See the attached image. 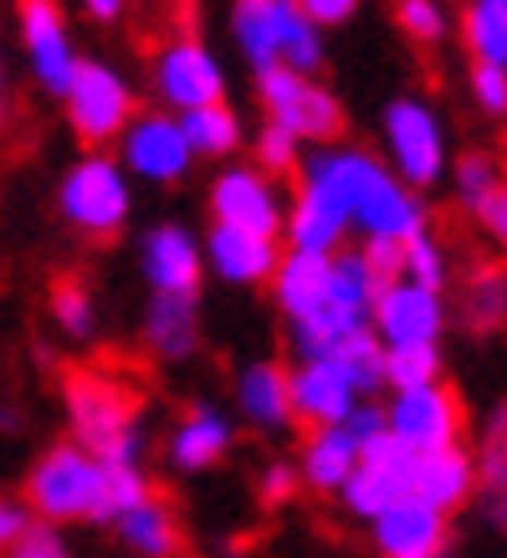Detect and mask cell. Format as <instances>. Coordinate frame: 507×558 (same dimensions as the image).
Segmentation results:
<instances>
[{
  "label": "cell",
  "instance_id": "cell-1",
  "mask_svg": "<svg viewBox=\"0 0 507 558\" xmlns=\"http://www.w3.org/2000/svg\"><path fill=\"white\" fill-rule=\"evenodd\" d=\"M298 180H313L318 190L334 195V205L349 216V231H359V246H364V241H395V246H406V241L431 231V205H425V195L400 185V180L385 170V159L370 149L334 144V149L303 154Z\"/></svg>",
  "mask_w": 507,
  "mask_h": 558
},
{
  "label": "cell",
  "instance_id": "cell-2",
  "mask_svg": "<svg viewBox=\"0 0 507 558\" xmlns=\"http://www.w3.org/2000/svg\"><path fill=\"white\" fill-rule=\"evenodd\" d=\"M68 395V421H72V440L83 446L93 461L102 466H138V400L134 385H123L113 374L98 369H68L62 379Z\"/></svg>",
  "mask_w": 507,
  "mask_h": 558
},
{
  "label": "cell",
  "instance_id": "cell-3",
  "mask_svg": "<svg viewBox=\"0 0 507 558\" xmlns=\"http://www.w3.org/2000/svg\"><path fill=\"white\" fill-rule=\"evenodd\" d=\"M379 138H385V170L415 195H431L451 170L446 123H440L436 102L421 98V93H400V98L385 102Z\"/></svg>",
  "mask_w": 507,
  "mask_h": 558
},
{
  "label": "cell",
  "instance_id": "cell-4",
  "mask_svg": "<svg viewBox=\"0 0 507 558\" xmlns=\"http://www.w3.org/2000/svg\"><path fill=\"white\" fill-rule=\"evenodd\" d=\"M231 32H237L241 57L256 72L288 68L298 77H313L323 68V32L307 26L292 0H237L231 5Z\"/></svg>",
  "mask_w": 507,
  "mask_h": 558
},
{
  "label": "cell",
  "instance_id": "cell-5",
  "mask_svg": "<svg viewBox=\"0 0 507 558\" xmlns=\"http://www.w3.org/2000/svg\"><path fill=\"white\" fill-rule=\"evenodd\" d=\"M26 508L41 523H102V461H93L77 440L41 451L26 476Z\"/></svg>",
  "mask_w": 507,
  "mask_h": 558
},
{
  "label": "cell",
  "instance_id": "cell-6",
  "mask_svg": "<svg viewBox=\"0 0 507 558\" xmlns=\"http://www.w3.org/2000/svg\"><path fill=\"white\" fill-rule=\"evenodd\" d=\"M57 210H62V220L87 241L119 236L129 210H134V190H129L123 165L108 159V154L77 159V165L62 174V185H57Z\"/></svg>",
  "mask_w": 507,
  "mask_h": 558
},
{
  "label": "cell",
  "instance_id": "cell-7",
  "mask_svg": "<svg viewBox=\"0 0 507 558\" xmlns=\"http://www.w3.org/2000/svg\"><path fill=\"white\" fill-rule=\"evenodd\" d=\"M256 98L267 108V123H277L282 134H292L298 144H318V149H334L349 119H343V102L328 93L313 77H298L288 68L256 72Z\"/></svg>",
  "mask_w": 507,
  "mask_h": 558
},
{
  "label": "cell",
  "instance_id": "cell-8",
  "mask_svg": "<svg viewBox=\"0 0 507 558\" xmlns=\"http://www.w3.org/2000/svg\"><path fill=\"white\" fill-rule=\"evenodd\" d=\"M385 430L415 457L451 451L467 436V405H461V395L446 379L421 389H400V395H389L385 405Z\"/></svg>",
  "mask_w": 507,
  "mask_h": 558
},
{
  "label": "cell",
  "instance_id": "cell-9",
  "mask_svg": "<svg viewBox=\"0 0 507 558\" xmlns=\"http://www.w3.org/2000/svg\"><path fill=\"white\" fill-rule=\"evenodd\" d=\"M62 102H68V123L72 134L83 138L87 149H98V144H113V138L129 129V119H134V87L123 83L113 68H102V62H77V72H72L68 93H62Z\"/></svg>",
  "mask_w": 507,
  "mask_h": 558
},
{
  "label": "cell",
  "instance_id": "cell-10",
  "mask_svg": "<svg viewBox=\"0 0 507 558\" xmlns=\"http://www.w3.org/2000/svg\"><path fill=\"white\" fill-rule=\"evenodd\" d=\"M446 323H451L446 292H425L415 282H406V277L385 282L370 313L374 339L385 349H431V343H440Z\"/></svg>",
  "mask_w": 507,
  "mask_h": 558
},
{
  "label": "cell",
  "instance_id": "cell-11",
  "mask_svg": "<svg viewBox=\"0 0 507 558\" xmlns=\"http://www.w3.org/2000/svg\"><path fill=\"white\" fill-rule=\"evenodd\" d=\"M410 472H415V451H406L400 440L389 436H374L370 446H359V466L354 476L338 487L343 508L374 523L379 512H389L395 502H410Z\"/></svg>",
  "mask_w": 507,
  "mask_h": 558
},
{
  "label": "cell",
  "instance_id": "cell-12",
  "mask_svg": "<svg viewBox=\"0 0 507 558\" xmlns=\"http://www.w3.org/2000/svg\"><path fill=\"white\" fill-rule=\"evenodd\" d=\"M210 216L226 231H246V236H267V241H277L282 226H288L282 190L271 185L256 165H231V170L216 174V185H210Z\"/></svg>",
  "mask_w": 507,
  "mask_h": 558
},
{
  "label": "cell",
  "instance_id": "cell-13",
  "mask_svg": "<svg viewBox=\"0 0 507 558\" xmlns=\"http://www.w3.org/2000/svg\"><path fill=\"white\" fill-rule=\"evenodd\" d=\"M154 87L174 108V119L195 113V108H210V102H226V72H220L216 51L190 32H180L154 57Z\"/></svg>",
  "mask_w": 507,
  "mask_h": 558
},
{
  "label": "cell",
  "instance_id": "cell-14",
  "mask_svg": "<svg viewBox=\"0 0 507 558\" xmlns=\"http://www.w3.org/2000/svg\"><path fill=\"white\" fill-rule=\"evenodd\" d=\"M123 170L149 180V185H180L195 165V154L185 144V129L174 113H134L129 129L119 134Z\"/></svg>",
  "mask_w": 507,
  "mask_h": 558
},
{
  "label": "cell",
  "instance_id": "cell-15",
  "mask_svg": "<svg viewBox=\"0 0 507 558\" xmlns=\"http://www.w3.org/2000/svg\"><path fill=\"white\" fill-rule=\"evenodd\" d=\"M16 26H21V47L32 62V77L47 93H68L72 72H77V51L68 36V16H62V0H16Z\"/></svg>",
  "mask_w": 507,
  "mask_h": 558
},
{
  "label": "cell",
  "instance_id": "cell-16",
  "mask_svg": "<svg viewBox=\"0 0 507 558\" xmlns=\"http://www.w3.org/2000/svg\"><path fill=\"white\" fill-rule=\"evenodd\" d=\"M370 527L379 558H446V548H451V518H440L421 502H395Z\"/></svg>",
  "mask_w": 507,
  "mask_h": 558
},
{
  "label": "cell",
  "instance_id": "cell-17",
  "mask_svg": "<svg viewBox=\"0 0 507 558\" xmlns=\"http://www.w3.org/2000/svg\"><path fill=\"white\" fill-rule=\"evenodd\" d=\"M354 405H359V395L334 359H313V364L292 369V421L313 425V430H328V425L349 421Z\"/></svg>",
  "mask_w": 507,
  "mask_h": 558
},
{
  "label": "cell",
  "instance_id": "cell-18",
  "mask_svg": "<svg viewBox=\"0 0 507 558\" xmlns=\"http://www.w3.org/2000/svg\"><path fill=\"white\" fill-rule=\"evenodd\" d=\"M476 497V466L467 446H451V451H431V457H415V472H410V502L451 518Z\"/></svg>",
  "mask_w": 507,
  "mask_h": 558
},
{
  "label": "cell",
  "instance_id": "cell-19",
  "mask_svg": "<svg viewBox=\"0 0 507 558\" xmlns=\"http://www.w3.org/2000/svg\"><path fill=\"white\" fill-rule=\"evenodd\" d=\"M138 262H144L149 288L165 292V298H195V288H201L205 262H201V246H195V236H190L185 226H154L149 236H144Z\"/></svg>",
  "mask_w": 507,
  "mask_h": 558
},
{
  "label": "cell",
  "instance_id": "cell-20",
  "mask_svg": "<svg viewBox=\"0 0 507 558\" xmlns=\"http://www.w3.org/2000/svg\"><path fill=\"white\" fill-rule=\"evenodd\" d=\"M472 466H476V508L487 518L492 527L507 533V400L492 405V415L482 421L476 430V451H472Z\"/></svg>",
  "mask_w": 507,
  "mask_h": 558
},
{
  "label": "cell",
  "instance_id": "cell-21",
  "mask_svg": "<svg viewBox=\"0 0 507 558\" xmlns=\"http://www.w3.org/2000/svg\"><path fill=\"white\" fill-rule=\"evenodd\" d=\"M205 256H210L216 277H226L231 288H256V282H271V271H277V262H282V246L267 241V236H246V231L210 226Z\"/></svg>",
  "mask_w": 507,
  "mask_h": 558
},
{
  "label": "cell",
  "instance_id": "cell-22",
  "mask_svg": "<svg viewBox=\"0 0 507 558\" xmlns=\"http://www.w3.org/2000/svg\"><path fill=\"white\" fill-rule=\"evenodd\" d=\"M237 405L241 415L262 430H282L292 425V369H282L277 359L246 364L237 374Z\"/></svg>",
  "mask_w": 507,
  "mask_h": 558
},
{
  "label": "cell",
  "instance_id": "cell-23",
  "mask_svg": "<svg viewBox=\"0 0 507 558\" xmlns=\"http://www.w3.org/2000/svg\"><path fill=\"white\" fill-rule=\"evenodd\" d=\"M328 267H334V256L282 252L277 271H271V298H277V307L288 313V323L328 307Z\"/></svg>",
  "mask_w": 507,
  "mask_h": 558
},
{
  "label": "cell",
  "instance_id": "cell-24",
  "mask_svg": "<svg viewBox=\"0 0 507 558\" xmlns=\"http://www.w3.org/2000/svg\"><path fill=\"white\" fill-rule=\"evenodd\" d=\"M226 451H231V421L210 405H190L185 421L174 425V436H169V461L180 472H205Z\"/></svg>",
  "mask_w": 507,
  "mask_h": 558
},
{
  "label": "cell",
  "instance_id": "cell-25",
  "mask_svg": "<svg viewBox=\"0 0 507 558\" xmlns=\"http://www.w3.org/2000/svg\"><path fill=\"white\" fill-rule=\"evenodd\" d=\"M359 466V446L343 425L328 430H307L303 440V461H298V482H307L313 492H338Z\"/></svg>",
  "mask_w": 507,
  "mask_h": 558
},
{
  "label": "cell",
  "instance_id": "cell-26",
  "mask_svg": "<svg viewBox=\"0 0 507 558\" xmlns=\"http://www.w3.org/2000/svg\"><path fill=\"white\" fill-rule=\"evenodd\" d=\"M144 339L159 359H190L201 349V318H195V298H165L154 292L149 313H144Z\"/></svg>",
  "mask_w": 507,
  "mask_h": 558
},
{
  "label": "cell",
  "instance_id": "cell-27",
  "mask_svg": "<svg viewBox=\"0 0 507 558\" xmlns=\"http://www.w3.org/2000/svg\"><path fill=\"white\" fill-rule=\"evenodd\" d=\"M379 277L364 267V256L359 246H343L334 252V267H328V307H334L338 318L359 323V328H370V313H374V298H379Z\"/></svg>",
  "mask_w": 507,
  "mask_h": 558
},
{
  "label": "cell",
  "instance_id": "cell-28",
  "mask_svg": "<svg viewBox=\"0 0 507 558\" xmlns=\"http://www.w3.org/2000/svg\"><path fill=\"white\" fill-rule=\"evenodd\" d=\"M119 533L123 543L144 558H180L185 554V527L174 518L165 497H149V502H138L134 512H123L119 518Z\"/></svg>",
  "mask_w": 507,
  "mask_h": 558
},
{
  "label": "cell",
  "instance_id": "cell-29",
  "mask_svg": "<svg viewBox=\"0 0 507 558\" xmlns=\"http://www.w3.org/2000/svg\"><path fill=\"white\" fill-rule=\"evenodd\" d=\"M461 41L476 68L507 72V0H467L461 5Z\"/></svg>",
  "mask_w": 507,
  "mask_h": 558
},
{
  "label": "cell",
  "instance_id": "cell-30",
  "mask_svg": "<svg viewBox=\"0 0 507 558\" xmlns=\"http://www.w3.org/2000/svg\"><path fill=\"white\" fill-rule=\"evenodd\" d=\"M328 359L343 369V379L354 385L359 400H374L385 389V343L374 339V328H354Z\"/></svg>",
  "mask_w": 507,
  "mask_h": 558
},
{
  "label": "cell",
  "instance_id": "cell-31",
  "mask_svg": "<svg viewBox=\"0 0 507 558\" xmlns=\"http://www.w3.org/2000/svg\"><path fill=\"white\" fill-rule=\"evenodd\" d=\"M461 323L472 333H492L507 323V267H476L461 288Z\"/></svg>",
  "mask_w": 507,
  "mask_h": 558
},
{
  "label": "cell",
  "instance_id": "cell-32",
  "mask_svg": "<svg viewBox=\"0 0 507 558\" xmlns=\"http://www.w3.org/2000/svg\"><path fill=\"white\" fill-rule=\"evenodd\" d=\"M180 129H185L190 154H237L241 144V119L231 113V102H210V108H195V113H180Z\"/></svg>",
  "mask_w": 507,
  "mask_h": 558
},
{
  "label": "cell",
  "instance_id": "cell-33",
  "mask_svg": "<svg viewBox=\"0 0 507 558\" xmlns=\"http://www.w3.org/2000/svg\"><path fill=\"white\" fill-rule=\"evenodd\" d=\"M451 190H457V201L467 205V210H476V205L487 201L492 190L507 180V170H503V159L492 149H461L457 159H451Z\"/></svg>",
  "mask_w": 507,
  "mask_h": 558
},
{
  "label": "cell",
  "instance_id": "cell-34",
  "mask_svg": "<svg viewBox=\"0 0 507 558\" xmlns=\"http://www.w3.org/2000/svg\"><path fill=\"white\" fill-rule=\"evenodd\" d=\"M400 277L415 282L425 292H446L451 288V252H446V241L440 236H415L406 241V252H400Z\"/></svg>",
  "mask_w": 507,
  "mask_h": 558
},
{
  "label": "cell",
  "instance_id": "cell-35",
  "mask_svg": "<svg viewBox=\"0 0 507 558\" xmlns=\"http://www.w3.org/2000/svg\"><path fill=\"white\" fill-rule=\"evenodd\" d=\"M440 379V343L431 349H385V389L400 395V389H421Z\"/></svg>",
  "mask_w": 507,
  "mask_h": 558
},
{
  "label": "cell",
  "instance_id": "cell-36",
  "mask_svg": "<svg viewBox=\"0 0 507 558\" xmlns=\"http://www.w3.org/2000/svg\"><path fill=\"white\" fill-rule=\"evenodd\" d=\"M395 26L415 47H440L451 32V11H446V0H395Z\"/></svg>",
  "mask_w": 507,
  "mask_h": 558
},
{
  "label": "cell",
  "instance_id": "cell-37",
  "mask_svg": "<svg viewBox=\"0 0 507 558\" xmlns=\"http://www.w3.org/2000/svg\"><path fill=\"white\" fill-rule=\"evenodd\" d=\"M149 497L154 487L138 466H102V523H119L123 512H134Z\"/></svg>",
  "mask_w": 507,
  "mask_h": 558
},
{
  "label": "cell",
  "instance_id": "cell-38",
  "mask_svg": "<svg viewBox=\"0 0 507 558\" xmlns=\"http://www.w3.org/2000/svg\"><path fill=\"white\" fill-rule=\"evenodd\" d=\"M51 318L62 323L72 339L93 333V292L83 288V277H57L51 282Z\"/></svg>",
  "mask_w": 507,
  "mask_h": 558
},
{
  "label": "cell",
  "instance_id": "cell-39",
  "mask_svg": "<svg viewBox=\"0 0 507 558\" xmlns=\"http://www.w3.org/2000/svg\"><path fill=\"white\" fill-rule=\"evenodd\" d=\"M256 170L277 180V174H298L303 170V144L292 134H282L277 123H267L262 134H256Z\"/></svg>",
  "mask_w": 507,
  "mask_h": 558
},
{
  "label": "cell",
  "instance_id": "cell-40",
  "mask_svg": "<svg viewBox=\"0 0 507 558\" xmlns=\"http://www.w3.org/2000/svg\"><path fill=\"white\" fill-rule=\"evenodd\" d=\"M467 93H472L482 119H507V72L503 68H476L467 72Z\"/></svg>",
  "mask_w": 507,
  "mask_h": 558
},
{
  "label": "cell",
  "instance_id": "cell-41",
  "mask_svg": "<svg viewBox=\"0 0 507 558\" xmlns=\"http://www.w3.org/2000/svg\"><path fill=\"white\" fill-rule=\"evenodd\" d=\"M472 220H476V231H482V236H487V246L497 256H503L507 262V180L497 190H492L487 201L476 205L472 210Z\"/></svg>",
  "mask_w": 507,
  "mask_h": 558
},
{
  "label": "cell",
  "instance_id": "cell-42",
  "mask_svg": "<svg viewBox=\"0 0 507 558\" xmlns=\"http://www.w3.org/2000/svg\"><path fill=\"white\" fill-rule=\"evenodd\" d=\"M298 11H303L307 26H318V32H334L343 21L359 16V0H292Z\"/></svg>",
  "mask_w": 507,
  "mask_h": 558
},
{
  "label": "cell",
  "instance_id": "cell-43",
  "mask_svg": "<svg viewBox=\"0 0 507 558\" xmlns=\"http://www.w3.org/2000/svg\"><path fill=\"white\" fill-rule=\"evenodd\" d=\"M11 558H72V554H68V543L57 538L47 523H32V527H26V533L16 538Z\"/></svg>",
  "mask_w": 507,
  "mask_h": 558
},
{
  "label": "cell",
  "instance_id": "cell-44",
  "mask_svg": "<svg viewBox=\"0 0 507 558\" xmlns=\"http://www.w3.org/2000/svg\"><path fill=\"white\" fill-rule=\"evenodd\" d=\"M292 492H298V466H288V461H271L267 472H262L256 497H262L267 508H282V502H292Z\"/></svg>",
  "mask_w": 507,
  "mask_h": 558
},
{
  "label": "cell",
  "instance_id": "cell-45",
  "mask_svg": "<svg viewBox=\"0 0 507 558\" xmlns=\"http://www.w3.org/2000/svg\"><path fill=\"white\" fill-rule=\"evenodd\" d=\"M400 252H406V246H395V241H364V246H359L364 267H370L379 282H395V277H400Z\"/></svg>",
  "mask_w": 507,
  "mask_h": 558
},
{
  "label": "cell",
  "instance_id": "cell-46",
  "mask_svg": "<svg viewBox=\"0 0 507 558\" xmlns=\"http://www.w3.org/2000/svg\"><path fill=\"white\" fill-rule=\"evenodd\" d=\"M26 527H32L26 508H16V502H5V497H0V548H5V554L16 548V538L26 533Z\"/></svg>",
  "mask_w": 507,
  "mask_h": 558
},
{
  "label": "cell",
  "instance_id": "cell-47",
  "mask_svg": "<svg viewBox=\"0 0 507 558\" xmlns=\"http://www.w3.org/2000/svg\"><path fill=\"white\" fill-rule=\"evenodd\" d=\"M123 5H129V0H83V11H87L93 21H119Z\"/></svg>",
  "mask_w": 507,
  "mask_h": 558
},
{
  "label": "cell",
  "instance_id": "cell-48",
  "mask_svg": "<svg viewBox=\"0 0 507 558\" xmlns=\"http://www.w3.org/2000/svg\"><path fill=\"white\" fill-rule=\"evenodd\" d=\"M5 98L11 93H5V57H0V123H5Z\"/></svg>",
  "mask_w": 507,
  "mask_h": 558
},
{
  "label": "cell",
  "instance_id": "cell-49",
  "mask_svg": "<svg viewBox=\"0 0 507 558\" xmlns=\"http://www.w3.org/2000/svg\"><path fill=\"white\" fill-rule=\"evenodd\" d=\"M144 5H154V0H144Z\"/></svg>",
  "mask_w": 507,
  "mask_h": 558
}]
</instances>
